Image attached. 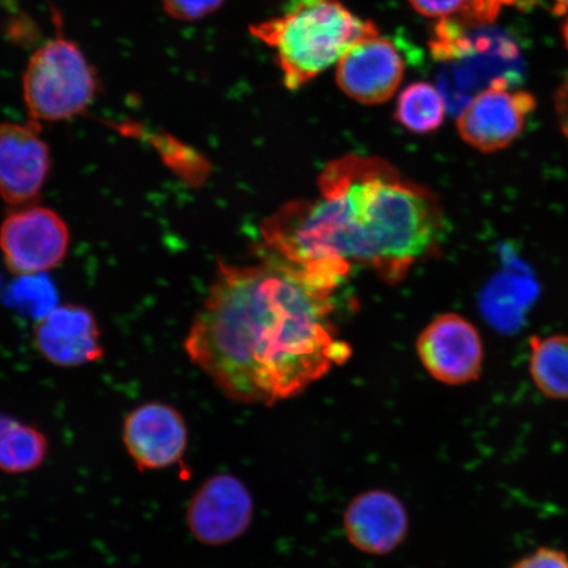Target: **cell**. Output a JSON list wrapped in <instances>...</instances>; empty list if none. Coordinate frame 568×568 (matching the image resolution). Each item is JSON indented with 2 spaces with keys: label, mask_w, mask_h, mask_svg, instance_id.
<instances>
[{
  "label": "cell",
  "mask_w": 568,
  "mask_h": 568,
  "mask_svg": "<svg viewBox=\"0 0 568 568\" xmlns=\"http://www.w3.org/2000/svg\"><path fill=\"white\" fill-rule=\"evenodd\" d=\"M337 287L291 262L219 264L184 339L195 366L230 399H291L351 357L332 322Z\"/></svg>",
  "instance_id": "6da1fadb"
},
{
  "label": "cell",
  "mask_w": 568,
  "mask_h": 568,
  "mask_svg": "<svg viewBox=\"0 0 568 568\" xmlns=\"http://www.w3.org/2000/svg\"><path fill=\"white\" fill-rule=\"evenodd\" d=\"M315 201L290 203L265 224L280 257L339 283L353 264L400 280L442 243L445 217L429 190L386 161L347 155L318 178Z\"/></svg>",
  "instance_id": "7a4b0ae2"
},
{
  "label": "cell",
  "mask_w": 568,
  "mask_h": 568,
  "mask_svg": "<svg viewBox=\"0 0 568 568\" xmlns=\"http://www.w3.org/2000/svg\"><path fill=\"white\" fill-rule=\"evenodd\" d=\"M379 33L339 0H288L281 16L254 24L252 34L273 49L290 90L338 63L358 42Z\"/></svg>",
  "instance_id": "3957f363"
},
{
  "label": "cell",
  "mask_w": 568,
  "mask_h": 568,
  "mask_svg": "<svg viewBox=\"0 0 568 568\" xmlns=\"http://www.w3.org/2000/svg\"><path fill=\"white\" fill-rule=\"evenodd\" d=\"M478 27L445 19L433 31L432 55L444 65L438 90L450 110L454 105L460 112L489 88H515L520 77L514 42L499 34L477 32Z\"/></svg>",
  "instance_id": "277c9868"
},
{
  "label": "cell",
  "mask_w": 568,
  "mask_h": 568,
  "mask_svg": "<svg viewBox=\"0 0 568 568\" xmlns=\"http://www.w3.org/2000/svg\"><path fill=\"white\" fill-rule=\"evenodd\" d=\"M98 89L97 70L60 28L34 51L24 70V103L36 123L65 122L82 115L95 101Z\"/></svg>",
  "instance_id": "5b68a950"
},
{
  "label": "cell",
  "mask_w": 568,
  "mask_h": 568,
  "mask_svg": "<svg viewBox=\"0 0 568 568\" xmlns=\"http://www.w3.org/2000/svg\"><path fill=\"white\" fill-rule=\"evenodd\" d=\"M70 245L65 220L38 203L12 209L0 225V252L18 276L40 275L60 266Z\"/></svg>",
  "instance_id": "8992f818"
},
{
  "label": "cell",
  "mask_w": 568,
  "mask_h": 568,
  "mask_svg": "<svg viewBox=\"0 0 568 568\" xmlns=\"http://www.w3.org/2000/svg\"><path fill=\"white\" fill-rule=\"evenodd\" d=\"M253 517V496L245 483L236 475L216 474L191 497L186 521L197 542L224 546L243 537Z\"/></svg>",
  "instance_id": "52a82bcc"
},
{
  "label": "cell",
  "mask_w": 568,
  "mask_h": 568,
  "mask_svg": "<svg viewBox=\"0 0 568 568\" xmlns=\"http://www.w3.org/2000/svg\"><path fill=\"white\" fill-rule=\"evenodd\" d=\"M417 353L432 378L464 386L480 378L485 346L477 326L458 314L437 316L417 339Z\"/></svg>",
  "instance_id": "ba28073f"
},
{
  "label": "cell",
  "mask_w": 568,
  "mask_h": 568,
  "mask_svg": "<svg viewBox=\"0 0 568 568\" xmlns=\"http://www.w3.org/2000/svg\"><path fill=\"white\" fill-rule=\"evenodd\" d=\"M52 169L51 149L41 124H0V197L11 209L38 203Z\"/></svg>",
  "instance_id": "9c48e42d"
},
{
  "label": "cell",
  "mask_w": 568,
  "mask_h": 568,
  "mask_svg": "<svg viewBox=\"0 0 568 568\" xmlns=\"http://www.w3.org/2000/svg\"><path fill=\"white\" fill-rule=\"evenodd\" d=\"M535 109L536 99L527 91L506 84L489 88L459 112L460 138L483 153L503 151L521 136Z\"/></svg>",
  "instance_id": "30bf717a"
},
{
  "label": "cell",
  "mask_w": 568,
  "mask_h": 568,
  "mask_svg": "<svg viewBox=\"0 0 568 568\" xmlns=\"http://www.w3.org/2000/svg\"><path fill=\"white\" fill-rule=\"evenodd\" d=\"M123 443L140 470H163L181 462L189 445V429L181 412L151 402L125 417Z\"/></svg>",
  "instance_id": "8fae6325"
},
{
  "label": "cell",
  "mask_w": 568,
  "mask_h": 568,
  "mask_svg": "<svg viewBox=\"0 0 568 568\" xmlns=\"http://www.w3.org/2000/svg\"><path fill=\"white\" fill-rule=\"evenodd\" d=\"M406 70L400 49L379 33L354 45L337 63V83L354 101L379 104L400 87Z\"/></svg>",
  "instance_id": "7c38bea8"
},
{
  "label": "cell",
  "mask_w": 568,
  "mask_h": 568,
  "mask_svg": "<svg viewBox=\"0 0 568 568\" xmlns=\"http://www.w3.org/2000/svg\"><path fill=\"white\" fill-rule=\"evenodd\" d=\"M36 349L52 365L80 367L103 358L97 317L83 305H55L34 324Z\"/></svg>",
  "instance_id": "4fadbf2b"
},
{
  "label": "cell",
  "mask_w": 568,
  "mask_h": 568,
  "mask_svg": "<svg viewBox=\"0 0 568 568\" xmlns=\"http://www.w3.org/2000/svg\"><path fill=\"white\" fill-rule=\"evenodd\" d=\"M347 541L368 556H387L407 538L406 506L386 489H368L354 496L344 513Z\"/></svg>",
  "instance_id": "5bb4252c"
},
{
  "label": "cell",
  "mask_w": 568,
  "mask_h": 568,
  "mask_svg": "<svg viewBox=\"0 0 568 568\" xmlns=\"http://www.w3.org/2000/svg\"><path fill=\"white\" fill-rule=\"evenodd\" d=\"M529 374L544 396L568 400V335L532 336Z\"/></svg>",
  "instance_id": "9a60e30c"
},
{
  "label": "cell",
  "mask_w": 568,
  "mask_h": 568,
  "mask_svg": "<svg viewBox=\"0 0 568 568\" xmlns=\"http://www.w3.org/2000/svg\"><path fill=\"white\" fill-rule=\"evenodd\" d=\"M48 456V439L34 426L0 415V471L27 474L39 468Z\"/></svg>",
  "instance_id": "2e32d148"
},
{
  "label": "cell",
  "mask_w": 568,
  "mask_h": 568,
  "mask_svg": "<svg viewBox=\"0 0 568 568\" xmlns=\"http://www.w3.org/2000/svg\"><path fill=\"white\" fill-rule=\"evenodd\" d=\"M446 109L442 91L433 84L417 82L402 92L395 118L408 131L424 134L442 126Z\"/></svg>",
  "instance_id": "e0dca14e"
},
{
  "label": "cell",
  "mask_w": 568,
  "mask_h": 568,
  "mask_svg": "<svg viewBox=\"0 0 568 568\" xmlns=\"http://www.w3.org/2000/svg\"><path fill=\"white\" fill-rule=\"evenodd\" d=\"M409 3L424 17L458 19L473 26L491 23L503 9L496 0H409Z\"/></svg>",
  "instance_id": "ac0fdd59"
},
{
  "label": "cell",
  "mask_w": 568,
  "mask_h": 568,
  "mask_svg": "<svg viewBox=\"0 0 568 568\" xmlns=\"http://www.w3.org/2000/svg\"><path fill=\"white\" fill-rule=\"evenodd\" d=\"M224 0H162L169 17L181 21H195L211 16Z\"/></svg>",
  "instance_id": "d6986e66"
},
{
  "label": "cell",
  "mask_w": 568,
  "mask_h": 568,
  "mask_svg": "<svg viewBox=\"0 0 568 568\" xmlns=\"http://www.w3.org/2000/svg\"><path fill=\"white\" fill-rule=\"evenodd\" d=\"M509 568H568V554L544 546L516 560Z\"/></svg>",
  "instance_id": "ffe728a7"
},
{
  "label": "cell",
  "mask_w": 568,
  "mask_h": 568,
  "mask_svg": "<svg viewBox=\"0 0 568 568\" xmlns=\"http://www.w3.org/2000/svg\"><path fill=\"white\" fill-rule=\"evenodd\" d=\"M556 105L560 126L568 138V74L558 89Z\"/></svg>",
  "instance_id": "44dd1931"
},
{
  "label": "cell",
  "mask_w": 568,
  "mask_h": 568,
  "mask_svg": "<svg viewBox=\"0 0 568 568\" xmlns=\"http://www.w3.org/2000/svg\"><path fill=\"white\" fill-rule=\"evenodd\" d=\"M554 3H556L554 10L560 13V16L568 11V0H554Z\"/></svg>",
  "instance_id": "7402d4cb"
},
{
  "label": "cell",
  "mask_w": 568,
  "mask_h": 568,
  "mask_svg": "<svg viewBox=\"0 0 568 568\" xmlns=\"http://www.w3.org/2000/svg\"><path fill=\"white\" fill-rule=\"evenodd\" d=\"M497 3H499L501 7L504 6H513L518 2V0H496Z\"/></svg>",
  "instance_id": "603a6c76"
},
{
  "label": "cell",
  "mask_w": 568,
  "mask_h": 568,
  "mask_svg": "<svg viewBox=\"0 0 568 568\" xmlns=\"http://www.w3.org/2000/svg\"><path fill=\"white\" fill-rule=\"evenodd\" d=\"M564 34H565V40H566V44H567V48H568V20H567V23L564 28Z\"/></svg>",
  "instance_id": "cb8c5ba5"
}]
</instances>
